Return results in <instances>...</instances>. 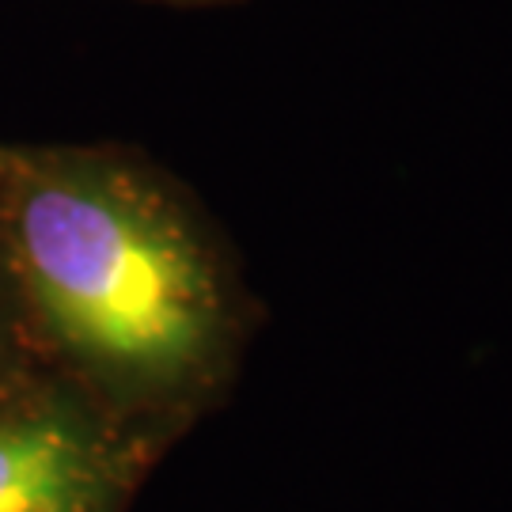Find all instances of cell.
Returning <instances> with one entry per match:
<instances>
[{
	"label": "cell",
	"instance_id": "cell-1",
	"mask_svg": "<svg viewBox=\"0 0 512 512\" xmlns=\"http://www.w3.org/2000/svg\"><path fill=\"white\" fill-rule=\"evenodd\" d=\"M16 247L54 327L103 365L183 380L217 353L213 262L160 202L114 179H50L23 194Z\"/></svg>",
	"mask_w": 512,
	"mask_h": 512
},
{
	"label": "cell",
	"instance_id": "cell-2",
	"mask_svg": "<svg viewBox=\"0 0 512 512\" xmlns=\"http://www.w3.org/2000/svg\"><path fill=\"white\" fill-rule=\"evenodd\" d=\"M88 437L54 414L0 421V512H107Z\"/></svg>",
	"mask_w": 512,
	"mask_h": 512
}]
</instances>
